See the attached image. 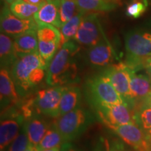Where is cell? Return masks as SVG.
I'll return each mask as SVG.
<instances>
[{
    "mask_svg": "<svg viewBox=\"0 0 151 151\" xmlns=\"http://www.w3.org/2000/svg\"><path fill=\"white\" fill-rule=\"evenodd\" d=\"M24 151H39V150H38L37 147L32 146L31 144H29V146H28L27 149H26Z\"/></svg>",
    "mask_w": 151,
    "mask_h": 151,
    "instance_id": "36",
    "label": "cell"
},
{
    "mask_svg": "<svg viewBox=\"0 0 151 151\" xmlns=\"http://www.w3.org/2000/svg\"><path fill=\"white\" fill-rule=\"evenodd\" d=\"M67 87L54 86L38 92L33 101L37 112L46 116L58 118L60 100Z\"/></svg>",
    "mask_w": 151,
    "mask_h": 151,
    "instance_id": "9",
    "label": "cell"
},
{
    "mask_svg": "<svg viewBox=\"0 0 151 151\" xmlns=\"http://www.w3.org/2000/svg\"><path fill=\"white\" fill-rule=\"evenodd\" d=\"M24 116L16 112L1 117L0 124V150L4 151L18 137L24 123Z\"/></svg>",
    "mask_w": 151,
    "mask_h": 151,
    "instance_id": "13",
    "label": "cell"
},
{
    "mask_svg": "<svg viewBox=\"0 0 151 151\" xmlns=\"http://www.w3.org/2000/svg\"><path fill=\"white\" fill-rule=\"evenodd\" d=\"M143 68L146 69L147 73L151 79V55L148 57L145 60L144 64H143Z\"/></svg>",
    "mask_w": 151,
    "mask_h": 151,
    "instance_id": "32",
    "label": "cell"
},
{
    "mask_svg": "<svg viewBox=\"0 0 151 151\" xmlns=\"http://www.w3.org/2000/svg\"><path fill=\"white\" fill-rule=\"evenodd\" d=\"M26 2L30 4L35 6H41L44 3L46 0H24Z\"/></svg>",
    "mask_w": 151,
    "mask_h": 151,
    "instance_id": "33",
    "label": "cell"
},
{
    "mask_svg": "<svg viewBox=\"0 0 151 151\" xmlns=\"http://www.w3.org/2000/svg\"><path fill=\"white\" fill-rule=\"evenodd\" d=\"M60 151H81L73 146L70 142H64L60 146Z\"/></svg>",
    "mask_w": 151,
    "mask_h": 151,
    "instance_id": "31",
    "label": "cell"
},
{
    "mask_svg": "<svg viewBox=\"0 0 151 151\" xmlns=\"http://www.w3.org/2000/svg\"><path fill=\"white\" fill-rule=\"evenodd\" d=\"M41 6H35L26 2L24 0H16L9 6L14 16L20 19L34 18Z\"/></svg>",
    "mask_w": 151,
    "mask_h": 151,
    "instance_id": "24",
    "label": "cell"
},
{
    "mask_svg": "<svg viewBox=\"0 0 151 151\" xmlns=\"http://www.w3.org/2000/svg\"><path fill=\"white\" fill-rule=\"evenodd\" d=\"M93 151H105L104 148L103 141H99V142L96 145V146L94 147Z\"/></svg>",
    "mask_w": 151,
    "mask_h": 151,
    "instance_id": "34",
    "label": "cell"
},
{
    "mask_svg": "<svg viewBox=\"0 0 151 151\" xmlns=\"http://www.w3.org/2000/svg\"><path fill=\"white\" fill-rule=\"evenodd\" d=\"M137 124L143 130L147 137L151 136V107L145 105L134 113Z\"/></svg>",
    "mask_w": 151,
    "mask_h": 151,
    "instance_id": "26",
    "label": "cell"
},
{
    "mask_svg": "<svg viewBox=\"0 0 151 151\" xmlns=\"http://www.w3.org/2000/svg\"><path fill=\"white\" fill-rule=\"evenodd\" d=\"M86 14V13L80 11L76 16H73L69 21L62 26L61 29H60L62 35L60 48L62 46V45L65 44L68 41H71V39L74 38L75 35H76L78 30L81 20Z\"/></svg>",
    "mask_w": 151,
    "mask_h": 151,
    "instance_id": "23",
    "label": "cell"
},
{
    "mask_svg": "<svg viewBox=\"0 0 151 151\" xmlns=\"http://www.w3.org/2000/svg\"><path fill=\"white\" fill-rule=\"evenodd\" d=\"M47 69L39 52L18 57L10 72L19 95L24 96L40 83Z\"/></svg>",
    "mask_w": 151,
    "mask_h": 151,
    "instance_id": "2",
    "label": "cell"
},
{
    "mask_svg": "<svg viewBox=\"0 0 151 151\" xmlns=\"http://www.w3.org/2000/svg\"><path fill=\"white\" fill-rule=\"evenodd\" d=\"M114 132L122 141L136 151H151V145L146 134L137 124L122 125L105 124Z\"/></svg>",
    "mask_w": 151,
    "mask_h": 151,
    "instance_id": "11",
    "label": "cell"
},
{
    "mask_svg": "<svg viewBox=\"0 0 151 151\" xmlns=\"http://www.w3.org/2000/svg\"><path fill=\"white\" fill-rule=\"evenodd\" d=\"M17 57L14 43L11 37L1 32L0 35V61L1 68L10 70L16 61Z\"/></svg>",
    "mask_w": 151,
    "mask_h": 151,
    "instance_id": "20",
    "label": "cell"
},
{
    "mask_svg": "<svg viewBox=\"0 0 151 151\" xmlns=\"http://www.w3.org/2000/svg\"><path fill=\"white\" fill-rule=\"evenodd\" d=\"M24 125L29 144L35 147H37L50 127L43 119L37 116L32 117L27 122H24Z\"/></svg>",
    "mask_w": 151,
    "mask_h": 151,
    "instance_id": "19",
    "label": "cell"
},
{
    "mask_svg": "<svg viewBox=\"0 0 151 151\" xmlns=\"http://www.w3.org/2000/svg\"><path fill=\"white\" fill-rule=\"evenodd\" d=\"M64 143L63 139L60 132L56 129L55 126L52 124L50 126L49 129L45 134L44 137L37 146L39 151H43L47 149H51L60 147Z\"/></svg>",
    "mask_w": 151,
    "mask_h": 151,
    "instance_id": "25",
    "label": "cell"
},
{
    "mask_svg": "<svg viewBox=\"0 0 151 151\" xmlns=\"http://www.w3.org/2000/svg\"><path fill=\"white\" fill-rule=\"evenodd\" d=\"M1 32L9 37L16 38L32 30H37L38 24L35 19H20L11 13L8 5L1 9L0 17Z\"/></svg>",
    "mask_w": 151,
    "mask_h": 151,
    "instance_id": "12",
    "label": "cell"
},
{
    "mask_svg": "<svg viewBox=\"0 0 151 151\" xmlns=\"http://www.w3.org/2000/svg\"><path fill=\"white\" fill-rule=\"evenodd\" d=\"M39 55L48 67L53 57L60 48L62 35L60 29L47 24H38L37 29Z\"/></svg>",
    "mask_w": 151,
    "mask_h": 151,
    "instance_id": "5",
    "label": "cell"
},
{
    "mask_svg": "<svg viewBox=\"0 0 151 151\" xmlns=\"http://www.w3.org/2000/svg\"><path fill=\"white\" fill-rule=\"evenodd\" d=\"M76 0H60V16L63 25L79 12Z\"/></svg>",
    "mask_w": 151,
    "mask_h": 151,
    "instance_id": "27",
    "label": "cell"
},
{
    "mask_svg": "<svg viewBox=\"0 0 151 151\" xmlns=\"http://www.w3.org/2000/svg\"><path fill=\"white\" fill-rule=\"evenodd\" d=\"M2 1L4 2L5 4L6 5H9V4H13L14 2L15 1H16V0H2Z\"/></svg>",
    "mask_w": 151,
    "mask_h": 151,
    "instance_id": "37",
    "label": "cell"
},
{
    "mask_svg": "<svg viewBox=\"0 0 151 151\" xmlns=\"http://www.w3.org/2000/svg\"><path fill=\"white\" fill-rule=\"evenodd\" d=\"M78 51L79 47L73 41L62 45L47 69L46 81L49 86H65L77 81L78 69L76 55Z\"/></svg>",
    "mask_w": 151,
    "mask_h": 151,
    "instance_id": "1",
    "label": "cell"
},
{
    "mask_svg": "<svg viewBox=\"0 0 151 151\" xmlns=\"http://www.w3.org/2000/svg\"><path fill=\"white\" fill-rule=\"evenodd\" d=\"M148 137V140H149V141H150V145H151V136H150V137Z\"/></svg>",
    "mask_w": 151,
    "mask_h": 151,
    "instance_id": "40",
    "label": "cell"
},
{
    "mask_svg": "<svg viewBox=\"0 0 151 151\" xmlns=\"http://www.w3.org/2000/svg\"><path fill=\"white\" fill-rule=\"evenodd\" d=\"M14 48L17 57L39 52L37 30L27 32L14 38Z\"/></svg>",
    "mask_w": 151,
    "mask_h": 151,
    "instance_id": "18",
    "label": "cell"
},
{
    "mask_svg": "<svg viewBox=\"0 0 151 151\" xmlns=\"http://www.w3.org/2000/svg\"><path fill=\"white\" fill-rule=\"evenodd\" d=\"M129 105L133 98L130 90V76L128 66L123 62L113 64L101 73Z\"/></svg>",
    "mask_w": 151,
    "mask_h": 151,
    "instance_id": "10",
    "label": "cell"
},
{
    "mask_svg": "<svg viewBox=\"0 0 151 151\" xmlns=\"http://www.w3.org/2000/svg\"><path fill=\"white\" fill-rule=\"evenodd\" d=\"M60 147H56V148H51V149H47V150H44L43 151H60Z\"/></svg>",
    "mask_w": 151,
    "mask_h": 151,
    "instance_id": "38",
    "label": "cell"
},
{
    "mask_svg": "<svg viewBox=\"0 0 151 151\" xmlns=\"http://www.w3.org/2000/svg\"><path fill=\"white\" fill-rule=\"evenodd\" d=\"M11 72L6 68H1L0 71V99L1 113L16 106L20 101Z\"/></svg>",
    "mask_w": 151,
    "mask_h": 151,
    "instance_id": "14",
    "label": "cell"
},
{
    "mask_svg": "<svg viewBox=\"0 0 151 151\" xmlns=\"http://www.w3.org/2000/svg\"><path fill=\"white\" fill-rule=\"evenodd\" d=\"M94 106L96 109L97 116L104 124L122 125L128 124H137L135 114L132 113L129 105L126 104H94Z\"/></svg>",
    "mask_w": 151,
    "mask_h": 151,
    "instance_id": "8",
    "label": "cell"
},
{
    "mask_svg": "<svg viewBox=\"0 0 151 151\" xmlns=\"http://www.w3.org/2000/svg\"><path fill=\"white\" fill-rule=\"evenodd\" d=\"M81 99V92L80 88L76 86H67L60 100L59 117L78 107Z\"/></svg>",
    "mask_w": 151,
    "mask_h": 151,
    "instance_id": "21",
    "label": "cell"
},
{
    "mask_svg": "<svg viewBox=\"0 0 151 151\" xmlns=\"http://www.w3.org/2000/svg\"><path fill=\"white\" fill-rule=\"evenodd\" d=\"M60 0H46L36 13L34 19L37 24H47L61 29L60 16Z\"/></svg>",
    "mask_w": 151,
    "mask_h": 151,
    "instance_id": "16",
    "label": "cell"
},
{
    "mask_svg": "<svg viewBox=\"0 0 151 151\" xmlns=\"http://www.w3.org/2000/svg\"><path fill=\"white\" fill-rule=\"evenodd\" d=\"M88 89L93 104H127L111 83L101 74L94 77L88 81Z\"/></svg>",
    "mask_w": 151,
    "mask_h": 151,
    "instance_id": "6",
    "label": "cell"
},
{
    "mask_svg": "<svg viewBox=\"0 0 151 151\" xmlns=\"http://www.w3.org/2000/svg\"><path fill=\"white\" fill-rule=\"evenodd\" d=\"M76 1L79 11L86 14L94 11H110L116 7L111 0H76Z\"/></svg>",
    "mask_w": 151,
    "mask_h": 151,
    "instance_id": "22",
    "label": "cell"
},
{
    "mask_svg": "<svg viewBox=\"0 0 151 151\" xmlns=\"http://www.w3.org/2000/svg\"><path fill=\"white\" fill-rule=\"evenodd\" d=\"M148 5L147 0H132L126 9V15L130 18H139L145 12Z\"/></svg>",
    "mask_w": 151,
    "mask_h": 151,
    "instance_id": "29",
    "label": "cell"
},
{
    "mask_svg": "<svg viewBox=\"0 0 151 151\" xmlns=\"http://www.w3.org/2000/svg\"><path fill=\"white\" fill-rule=\"evenodd\" d=\"M126 62L135 71L143 68V64L151 55V29L136 30L125 36Z\"/></svg>",
    "mask_w": 151,
    "mask_h": 151,
    "instance_id": "3",
    "label": "cell"
},
{
    "mask_svg": "<svg viewBox=\"0 0 151 151\" xmlns=\"http://www.w3.org/2000/svg\"><path fill=\"white\" fill-rule=\"evenodd\" d=\"M55 119L53 124L64 142H70L80 137L94 122L91 113L79 106Z\"/></svg>",
    "mask_w": 151,
    "mask_h": 151,
    "instance_id": "4",
    "label": "cell"
},
{
    "mask_svg": "<svg viewBox=\"0 0 151 151\" xmlns=\"http://www.w3.org/2000/svg\"><path fill=\"white\" fill-rule=\"evenodd\" d=\"M86 56L90 65L96 67H108L113 65L116 58L114 50L106 39L90 47Z\"/></svg>",
    "mask_w": 151,
    "mask_h": 151,
    "instance_id": "15",
    "label": "cell"
},
{
    "mask_svg": "<svg viewBox=\"0 0 151 151\" xmlns=\"http://www.w3.org/2000/svg\"><path fill=\"white\" fill-rule=\"evenodd\" d=\"M111 1L116 6L120 5V4H121V0H111Z\"/></svg>",
    "mask_w": 151,
    "mask_h": 151,
    "instance_id": "39",
    "label": "cell"
},
{
    "mask_svg": "<svg viewBox=\"0 0 151 151\" xmlns=\"http://www.w3.org/2000/svg\"><path fill=\"white\" fill-rule=\"evenodd\" d=\"M130 76V90L133 99L143 100L151 92V79L148 75L137 73L128 67Z\"/></svg>",
    "mask_w": 151,
    "mask_h": 151,
    "instance_id": "17",
    "label": "cell"
},
{
    "mask_svg": "<svg viewBox=\"0 0 151 151\" xmlns=\"http://www.w3.org/2000/svg\"><path fill=\"white\" fill-rule=\"evenodd\" d=\"M105 151H124L120 144L116 141H111L108 139L102 140Z\"/></svg>",
    "mask_w": 151,
    "mask_h": 151,
    "instance_id": "30",
    "label": "cell"
},
{
    "mask_svg": "<svg viewBox=\"0 0 151 151\" xmlns=\"http://www.w3.org/2000/svg\"><path fill=\"white\" fill-rule=\"evenodd\" d=\"M143 102H144L145 105L149 106L151 107V92L148 94L147 97L145 98L143 100Z\"/></svg>",
    "mask_w": 151,
    "mask_h": 151,
    "instance_id": "35",
    "label": "cell"
},
{
    "mask_svg": "<svg viewBox=\"0 0 151 151\" xmlns=\"http://www.w3.org/2000/svg\"><path fill=\"white\" fill-rule=\"evenodd\" d=\"M29 143L27 132L23 124L18 137L4 151H24L29 146Z\"/></svg>",
    "mask_w": 151,
    "mask_h": 151,
    "instance_id": "28",
    "label": "cell"
},
{
    "mask_svg": "<svg viewBox=\"0 0 151 151\" xmlns=\"http://www.w3.org/2000/svg\"><path fill=\"white\" fill-rule=\"evenodd\" d=\"M97 13H90L83 18L73 39L79 44L88 47L96 46L105 39Z\"/></svg>",
    "mask_w": 151,
    "mask_h": 151,
    "instance_id": "7",
    "label": "cell"
}]
</instances>
